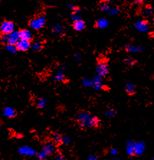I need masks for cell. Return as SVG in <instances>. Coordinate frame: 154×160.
<instances>
[{
  "label": "cell",
  "mask_w": 154,
  "mask_h": 160,
  "mask_svg": "<svg viewBox=\"0 0 154 160\" xmlns=\"http://www.w3.org/2000/svg\"><path fill=\"white\" fill-rule=\"evenodd\" d=\"M76 121L82 128H87V127L96 128L99 126V120L97 117L93 116L87 112H82L79 113L76 118Z\"/></svg>",
  "instance_id": "6da1fadb"
},
{
  "label": "cell",
  "mask_w": 154,
  "mask_h": 160,
  "mask_svg": "<svg viewBox=\"0 0 154 160\" xmlns=\"http://www.w3.org/2000/svg\"><path fill=\"white\" fill-rule=\"evenodd\" d=\"M20 40L19 32H14L8 36H2V43L9 45V46H15Z\"/></svg>",
  "instance_id": "7a4b0ae2"
},
{
  "label": "cell",
  "mask_w": 154,
  "mask_h": 160,
  "mask_svg": "<svg viewBox=\"0 0 154 160\" xmlns=\"http://www.w3.org/2000/svg\"><path fill=\"white\" fill-rule=\"evenodd\" d=\"M14 28H15V25L12 21L4 20L2 22L1 26H0V31L2 36H8L14 32Z\"/></svg>",
  "instance_id": "3957f363"
},
{
  "label": "cell",
  "mask_w": 154,
  "mask_h": 160,
  "mask_svg": "<svg viewBox=\"0 0 154 160\" xmlns=\"http://www.w3.org/2000/svg\"><path fill=\"white\" fill-rule=\"evenodd\" d=\"M46 23V18L44 17H38L30 20V27L35 30H40L43 27Z\"/></svg>",
  "instance_id": "277c9868"
},
{
  "label": "cell",
  "mask_w": 154,
  "mask_h": 160,
  "mask_svg": "<svg viewBox=\"0 0 154 160\" xmlns=\"http://www.w3.org/2000/svg\"><path fill=\"white\" fill-rule=\"evenodd\" d=\"M97 73L99 74V76L104 77L108 74L109 69L108 65H107V61L105 60H99L97 63Z\"/></svg>",
  "instance_id": "5b68a950"
},
{
  "label": "cell",
  "mask_w": 154,
  "mask_h": 160,
  "mask_svg": "<svg viewBox=\"0 0 154 160\" xmlns=\"http://www.w3.org/2000/svg\"><path fill=\"white\" fill-rule=\"evenodd\" d=\"M30 46H31L30 42L27 41H23V40H20V41L17 42V43L15 45V48L17 51L25 52V51H27L30 48Z\"/></svg>",
  "instance_id": "8992f818"
},
{
  "label": "cell",
  "mask_w": 154,
  "mask_h": 160,
  "mask_svg": "<svg viewBox=\"0 0 154 160\" xmlns=\"http://www.w3.org/2000/svg\"><path fill=\"white\" fill-rule=\"evenodd\" d=\"M18 32H19V37L20 40L30 42L32 38V35L28 30L22 29L20 31H18Z\"/></svg>",
  "instance_id": "52a82bcc"
},
{
  "label": "cell",
  "mask_w": 154,
  "mask_h": 160,
  "mask_svg": "<svg viewBox=\"0 0 154 160\" xmlns=\"http://www.w3.org/2000/svg\"><path fill=\"white\" fill-rule=\"evenodd\" d=\"M146 149L145 144L142 142H137L135 143V154L140 156L143 154Z\"/></svg>",
  "instance_id": "ba28073f"
},
{
  "label": "cell",
  "mask_w": 154,
  "mask_h": 160,
  "mask_svg": "<svg viewBox=\"0 0 154 160\" xmlns=\"http://www.w3.org/2000/svg\"><path fill=\"white\" fill-rule=\"evenodd\" d=\"M74 29L76 30V31H81L84 29H85L86 28V23L82 20H77L74 21L73 24Z\"/></svg>",
  "instance_id": "9c48e42d"
},
{
  "label": "cell",
  "mask_w": 154,
  "mask_h": 160,
  "mask_svg": "<svg viewBox=\"0 0 154 160\" xmlns=\"http://www.w3.org/2000/svg\"><path fill=\"white\" fill-rule=\"evenodd\" d=\"M135 28H137V30H140L141 32H146L147 30H148V24L146 21H141V22H137L136 24H135Z\"/></svg>",
  "instance_id": "30bf717a"
},
{
  "label": "cell",
  "mask_w": 154,
  "mask_h": 160,
  "mask_svg": "<svg viewBox=\"0 0 154 160\" xmlns=\"http://www.w3.org/2000/svg\"><path fill=\"white\" fill-rule=\"evenodd\" d=\"M126 152L128 155H132L135 154V143H133L132 141H129L127 143V146H126Z\"/></svg>",
  "instance_id": "8fae6325"
},
{
  "label": "cell",
  "mask_w": 154,
  "mask_h": 160,
  "mask_svg": "<svg viewBox=\"0 0 154 160\" xmlns=\"http://www.w3.org/2000/svg\"><path fill=\"white\" fill-rule=\"evenodd\" d=\"M43 152L46 153L47 155L52 154L54 152V147L51 143H46V145H44L43 148Z\"/></svg>",
  "instance_id": "7c38bea8"
},
{
  "label": "cell",
  "mask_w": 154,
  "mask_h": 160,
  "mask_svg": "<svg viewBox=\"0 0 154 160\" xmlns=\"http://www.w3.org/2000/svg\"><path fill=\"white\" fill-rule=\"evenodd\" d=\"M20 152L22 154H24V155H32V154H34V153H35L33 150H32L31 148L26 147L21 148V149H20Z\"/></svg>",
  "instance_id": "4fadbf2b"
},
{
  "label": "cell",
  "mask_w": 154,
  "mask_h": 160,
  "mask_svg": "<svg viewBox=\"0 0 154 160\" xmlns=\"http://www.w3.org/2000/svg\"><path fill=\"white\" fill-rule=\"evenodd\" d=\"M125 90L129 95H132V94H134L135 92V88L134 84H132L131 83H128L126 84Z\"/></svg>",
  "instance_id": "5bb4252c"
},
{
  "label": "cell",
  "mask_w": 154,
  "mask_h": 160,
  "mask_svg": "<svg viewBox=\"0 0 154 160\" xmlns=\"http://www.w3.org/2000/svg\"><path fill=\"white\" fill-rule=\"evenodd\" d=\"M53 141L56 143L63 142V137L60 135L59 133H55L53 134Z\"/></svg>",
  "instance_id": "9a60e30c"
},
{
  "label": "cell",
  "mask_w": 154,
  "mask_h": 160,
  "mask_svg": "<svg viewBox=\"0 0 154 160\" xmlns=\"http://www.w3.org/2000/svg\"><path fill=\"white\" fill-rule=\"evenodd\" d=\"M38 158L40 159L43 160V159H45L46 158V157H47V154H46V153H44L43 151H42L41 152H40L39 154H38Z\"/></svg>",
  "instance_id": "2e32d148"
},
{
  "label": "cell",
  "mask_w": 154,
  "mask_h": 160,
  "mask_svg": "<svg viewBox=\"0 0 154 160\" xmlns=\"http://www.w3.org/2000/svg\"><path fill=\"white\" fill-rule=\"evenodd\" d=\"M33 48H34L35 50H39L40 51V50H41L42 48H43V46H41V45L38 44V43H36L33 46Z\"/></svg>",
  "instance_id": "e0dca14e"
},
{
  "label": "cell",
  "mask_w": 154,
  "mask_h": 160,
  "mask_svg": "<svg viewBox=\"0 0 154 160\" xmlns=\"http://www.w3.org/2000/svg\"><path fill=\"white\" fill-rule=\"evenodd\" d=\"M151 12H152V8H146V10H145V14H146V15H151Z\"/></svg>",
  "instance_id": "ac0fdd59"
},
{
  "label": "cell",
  "mask_w": 154,
  "mask_h": 160,
  "mask_svg": "<svg viewBox=\"0 0 154 160\" xmlns=\"http://www.w3.org/2000/svg\"><path fill=\"white\" fill-rule=\"evenodd\" d=\"M127 60L129 61V62H126L128 65H132L135 62L134 60H132V59H127Z\"/></svg>",
  "instance_id": "d6986e66"
},
{
  "label": "cell",
  "mask_w": 154,
  "mask_h": 160,
  "mask_svg": "<svg viewBox=\"0 0 154 160\" xmlns=\"http://www.w3.org/2000/svg\"><path fill=\"white\" fill-rule=\"evenodd\" d=\"M117 150L116 149H112L111 150V154H117Z\"/></svg>",
  "instance_id": "ffe728a7"
},
{
  "label": "cell",
  "mask_w": 154,
  "mask_h": 160,
  "mask_svg": "<svg viewBox=\"0 0 154 160\" xmlns=\"http://www.w3.org/2000/svg\"><path fill=\"white\" fill-rule=\"evenodd\" d=\"M57 160H63L62 157L60 156V155H59V156H58V157H57Z\"/></svg>",
  "instance_id": "44dd1931"
},
{
  "label": "cell",
  "mask_w": 154,
  "mask_h": 160,
  "mask_svg": "<svg viewBox=\"0 0 154 160\" xmlns=\"http://www.w3.org/2000/svg\"><path fill=\"white\" fill-rule=\"evenodd\" d=\"M89 160H97L95 157H91V158L89 159Z\"/></svg>",
  "instance_id": "7402d4cb"
},
{
  "label": "cell",
  "mask_w": 154,
  "mask_h": 160,
  "mask_svg": "<svg viewBox=\"0 0 154 160\" xmlns=\"http://www.w3.org/2000/svg\"><path fill=\"white\" fill-rule=\"evenodd\" d=\"M153 22H154V18H153Z\"/></svg>",
  "instance_id": "603a6c76"
},
{
  "label": "cell",
  "mask_w": 154,
  "mask_h": 160,
  "mask_svg": "<svg viewBox=\"0 0 154 160\" xmlns=\"http://www.w3.org/2000/svg\"><path fill=\"white\" fill-rule=\"evenodd\" d=\"M153 160H154V159H153Z\"/></svg>",
  "instance_id": "cb8c5ba5"
}]
</instances>
